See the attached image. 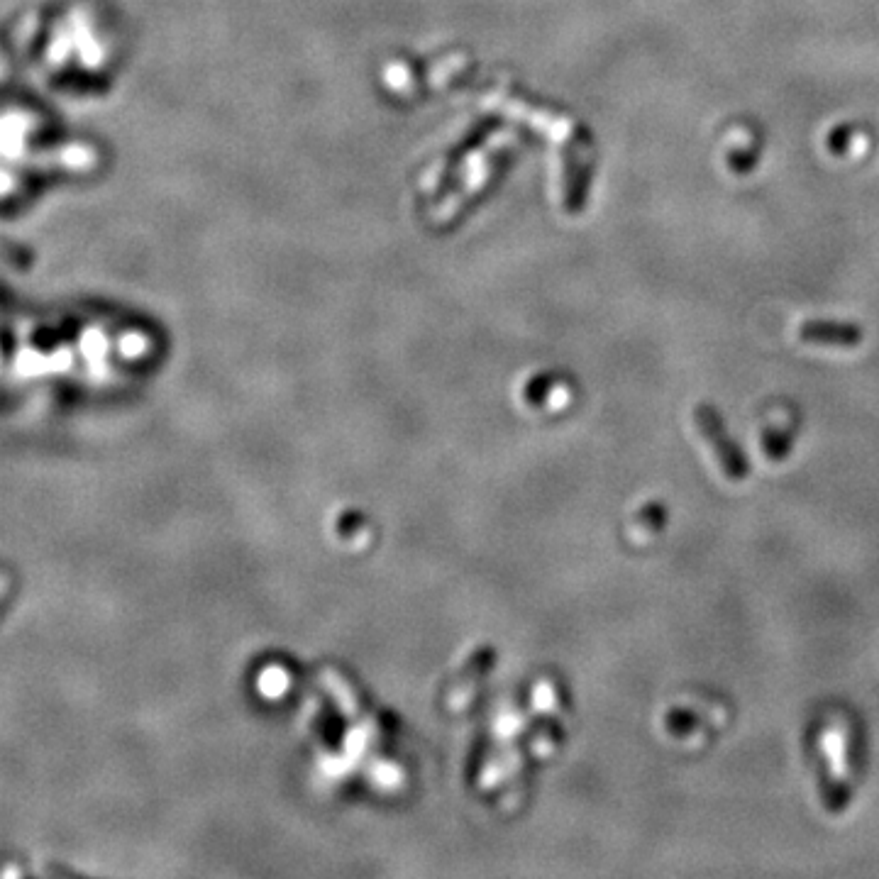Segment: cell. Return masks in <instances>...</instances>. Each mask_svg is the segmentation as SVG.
<instances>
[{
	"instance_id": "6da1fadb",
	"label": "cell",
	"mask_w": 879,
	"mask_h": 879,
	"mask_svg": "<svg viewBox=\"0 0 879 879\" xmlns=\"http://www.w3.org/2000/svg\"><path fill=\"white\" fill-rule=\"evenodd\" d=\"M694 423L699 428L701 438L711 445L713 455H716L718 464H721V472L726 474L731 482H743L748 479L750 474V462L748 457L743 455L735 440L728 435L726 425L723 420L718 418V413L713 411V406H706V403H699L694 408Z\"/></svg>"
},
{
	"instance_id": "7a4b0ae2",
	"label": "cell",
	"mask_w": 879,
	"mask_h": 879,
	"mask_svg": "<svg viewBox=\"0 0 879 879\" xmlns=\"http://www.w3.org/2000/svg\"><path fill=\"white\" fill-rule=\"evenodd\" d=\"M799 337L811 345H828V347H855L862 342V330L855 325L845 323H806L799 328Z\"/></svg>"
}]
</instances>
